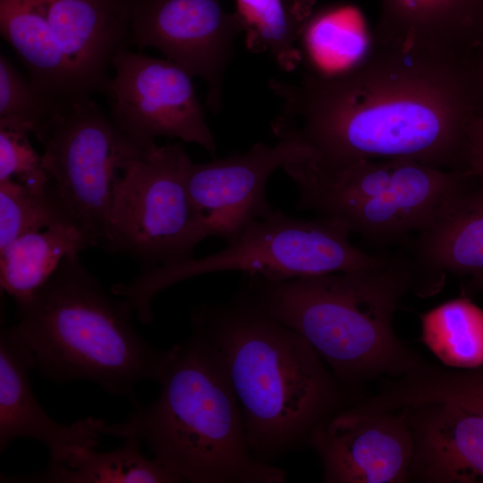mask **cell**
Returning <instances> with one entry per match:
<instances>
[{
    "label": "cell",
    "instance_id": "f546056e",
    "mask_svg": "<svg viewBox=\"0 0 483 483\" xmlns=\"http://www.w3.org/2000/svg\"><path fill=\"white\" fill-rule=\"evenodd\" d=\"M468 287L475 291L483 292V271L470 275Z\"/></svg>",
    "mask_w": 483,
    "mask_h": 483
},
{
    "label": "cell",
    "instance_id": "6da1fadb",
    "mask_svg": "<svg viewBox=\"0 0 483 483\" xmlns=\"http://www.w3.org/2000/svg\"><path fill=\"white\" fill-rule=\"evenodd\" d=\"M268 85L283 106L272 125L296 132L322 166L402 158L467 172L466 128L483 111L468 63L372 42L366 56L343 72Z\"/></svg>",
    "mask_w": 483,
    "mask_h": 483
},
{
    "label": "cell",
    "instance_id": "2e32d148",
    "mask_svg": "<svg viewBox=\"0 0 483 483\" xmlns=\"http://www.w3.org/2000/svg\"><path fill=\"white\" fill-rule=\"evenodd\" d=\"M372 41L442 62H468L483 28V0H379Z\"/></svg>",
    "mask_w": 483,
    "mask_h": 483
},
{
    "label": "cell",
    "instance_id": "7402d4cb",
    "mask_svg": "<svg viewBox=\"0 0 483 483\" xmlns=\"http://www.w3.org/2000/svg\"><path fill=\"white\" fill-rule=\"evenodd\" d=\"M300 38L304 54L317 68L311 73L319 76L335 75L356 65L372 44V35L368 37L361 16L349 6L309 16Z\"/></svg>",
    "mask_w": 483,
    "mask_h": 483
},
{
    "label": "cell",
    "instance_id": "52a82bcc",
    "mask_svg": "<svg viewBox=\"0 0 483 483\" xmlns=\"http://www.w3.org/2000/svg\"><path fill=\"white\" fill-rule=\"evenodd\" d=\"M467 172L420 162L366 159L339 167L306 165L292 174L297 208L342 223L377 242H394L419 233L468 191Z\"/></svg>",
    "mask_w": 483,
    "mask_h": 483
},
{
    "label": "cell",
    "instance_id": "ffe728a7",
    "mask_svg": "<svg viewBox=\"0 0 483 483\" xmlns=\"http://www.w3.org/2000/svg\"><path fill=\"white\" fill-rule=\"evenodd\" d=\"M95 247L70 223L26 233L0 250V284L14 301L30 297L56 270L64 257Z\"/></svg>",
    "mask_w": 483,
    "mask_h": 483
},
{
    "label": "cell",
    "instance_id": "f1b7e54d",
    "mask_svg": "<svg viewBox=\"0 0 483 483\" xmlns=\"http://www.w3.org/2000/svg\"><path fill=\"white\" fill-rule=\"evenodd\" d=\"M469 64L483 94V28L470 54Z\"/></svg>",
    "mask_w": 483,
    "mask_h": 483
},
{
    "label": "cell",
    "instance_id": "9c48e42d",
    "mask_svg": "<svg viewBox=\"0 0 483 483\" xmlns=\"http://www.w3.org/2000/svg\"><path fill=\"white\" fill-rule=\"evenodd\" d=\"M189 158L180 142L127 151L113 185L105 250L145 270L193 258L206 237L187 191Z\"/></svg>",
    "mask_w": 483,
    "mask_h": 483
},
{
    "label": "cell",
    "instance_id": "3957f363",
    "mask_svg": "<svg viewBox=\"0 0 483 483\" xmlns=\"http://www.w3.org/2000/svg\"><path fill=\"white\" fill-rule=\"evenodd\" d=\"M415 287L411 260L393 255L373 269L278 281L247 276L244 288L265 312L303 336L348 390L426 363L393 326L398 303Z\"/></svg>",
    "mask_w": 483,
    "mask_h": 483
},
{
    "label": "cell",
    "instance_id": "8992f818",
    "mask_svg": "<svg viewBox=\"0 0 483 483\" xmlns=\"http://www.w3.org/2000/svg\"><path fill=\"white\" fill-rule=\"evenodd\" d=\"M132 0H0V33L55 106L105 94Z\"/></svg>",
    "mask_w": 483,
    "mask_h": 483
},
{
    "label": "cell",
    "instance_id": "7c38bea8",
    "mask_svg": "<svg viewBox=\"0 0 483 483\" xmlns=\"http://www.w3.org/2000/svg\"><path fill=\"white\" fill-rule=\"evenodd\" d=\"M272 130L278 139L273 146L257 142L244 153L206 163L187 160V191L206 238L233 241L249 223L273 209L266 187L275 171L291 164L318 161L317 152L296 132L279 127Z\"/></svg>",
    "mask_w": 483,
    "mask_h": 483
},
{
    "label": "cell",
    "instance_id": "cb8c5ba5",
    "mask_svg": "<svg viewBox=\"0 0 483 483\" xmlns=\"http://www.w3.org/2000/svg\"><path fill=\"white\" fill-rule=\"evenodd\" d=\"M235 14L245 30L255 33L275 63L292 71L301 59L296 48L304 22L309 18L305 0H235Z\"/></svg>",
    "mask_w": 483,
    "mask_h": 483
},
{
    "label": "cell",
    "instance_id": "4fadbf2b",
    "mask_svg": "<svg viewBox=\"0 0 483 483\" xmlns=\"http://www.w3.org/2000/svg\"><path fill=\"white\" fill-rule=\"evenodd\" d=\"M245 28L221 0H132L129 45L154 47L208 86L206 106H223V79Z\"/></svg>",
    "mask_w": 483,
    "mask_h": 483
},
{
    "label": "cell",
    "instance_id": "5b68a950",
    "mask_svg": "<svg viewBox=\"0 0 483 483\" xmlns=\"http://www.w3.org/2000/svg\"><path fill=\"white\" fill-rule=\"evenodd\" d=\"M119 298L106 292L79 254L68 255L38 290L15 301V326L43 377L92 381L137 407L135 386L159 383L170 349L146 342L131 323L132 307Z\"/></svg>",
    "mask_w": 483,
    "mask_h": 483
},
{
    "label": "cell",
    "instance_id": "7a4b0ae2",
    "mask_svg": "<svg viewBox=\"0 0 483 483\" xmlns=\"http://www.w3.org/2000/svg\"><path fill=\"white\" fill-rule=\"evenodd\" d=\"M190 319L229 377L249 446L260 462L307 444L321 421L348 404L347 390L309 342L245 289L225 302L197 306Z\"/></svg>",
    "mask_w": 483,
    "mask_h": 483
},
{
    "label": "cell",
    "instance_id": "603a6c76",
    "mask_svg": "<svg viewBox=\"0 0 483 483\" xmlns=\"http://www.w3.org/2000/svg\"><path fill=\"white\" fill-rule=\"evenodd\" d=\"M421 340L446 366H483V310L466 298L448 301L420 316Z\"/></svg>",
    "mask_w": 483,
    "mask_h": 483
},
{
    "label": "cell",
    "instance_id": "5bb4252c",
    "mask_svg": "<svg viewBox=\"0 0 483 483\" xmlns=\"http://www.w3.org/2000/svg\"><path fill=\"white\" fill-rule=\"evenodd\" d=\"M326 483L410 480L413 439L403 409L373 410L359 402L337 410L310 433Z\"/></svg>",
    "mask_w": 483,
    "mask_h": 483
},
{
    "label": "cell",
    "instance_id": "9a60e30c",
    "mask_svg": "<svg viewBox=\"0 0 483 483\" xmlns=\"http://www.w3.org/2000/svg\"><path fill=\"white\" fill-rule=\"evenodd\" d=\"M34 354L16 326L0 333V452L16 438H30L49 450V464L66 460L76 449L96 447L102 419L88 417L71 425L52 419L32 391L30 372Z\"/></svg>",
    "mask_w": 483,
    "mask_h": 483
},
{
    "label": "cell",
    "instance_id": "484cf974",
    "mask_svg": "<svg viewBox=\"0 0 483 483\" xmlns=\"http://www.w3.org/2000/svg\"><path fill=\"white\" fill-rule=\"evenodd\" d=\"M57 109L6 55H0V124L24 128L41 143Z\"/></svg>",
    "mask_w": 483,
    "mask_h": 483
},
{
    "label": "cell",
    "instance_id": "277c9868",
    "mask_svg": "<svg viewBox=\"0 0 483 483\" xmlns=\"http://www.w3.org/2000/svg\"><path fill=\"white\" fill-rule=\"evenodd\" d=\"M157 398L137 406L102 435L136 437L154 457L192 483H283L285 471L258 460L242 413L217 355L199 334L170 348Z\"/></svg>",
    "mask_w": 483,
    "mask_h": 483
},
{
    "label": "cell",
    "instance_id": "30bf717a",
    "mask_svg": "<svg viewBox=\"0 0 483 483\" xmlns=\"http://www.w3.org/2000/svg\"><path fill=\"white\" fill-rule=\"evenodd\" d=\"M40 144L47 191L69 221L104 248L113 185L128 144L91 97L58 108Z\"/></svg>",
    "mask_w": 483,
    "mask_h": 483
},
{
    "label": "cell",
    "instance_id": "ba28073f",
    "mask_svg": "<svg viewBox=\"0 0 483 483\" xmlns=\"http://www.w3.org/2000/svg\"><path fill=\"white\" fill-rule=\"evenodd\" d=\"M350 234L335 219H301L272 209L249 223L222 250L144 270L131 283L114 284L111 291L131 304L141 323L150 324V304L160 292L200 275L240 271L278 281L373 269L391 260L393 255H373L355 247Z\"/></svg>",
    "mask_w": 483,
    "mask_h": 483
},
{
    "label": "cell",
    "instance_id": "ac0fdd59",
    "mask_svg": "<svg viewBox=\"0 0 483 483\" xmlns=\"http://www.w3.org/2000/svg\"><path fill=\"white\" fill-rule=\"evenodd\" d=\"M417 234L411 264L420 293L436 291L447 272L483 271V190L466 191Z\"/></svg>",
    "mask_w": 483,
    "mask_h": 483
},
{
    "label": "cell",
    "instance_id": "d6986e66",
    "mask_svg": "<svg viewBox=\"0 0 483 483\" xmlns=\"http://www.w3.org/2000/svg\"><path fill=\"white\" fill-rule=\"evenodd\" d=\"M119 448L98 452L95 447L76 449L66 460L48 464L41 474L6 476L2 482L23 483H179L183 480L157 458H147L140 441L125 438Z\"/></svg>",
    "mask_w": 483,
    "mask_h": 483
},
{
    "label": "cell",
    "instance_id": "d4e9b609",
    "mask_svg": "<svg viewBox=\"0 0 483 483\" xmlns=\"http://www.w3.org/2000/svg\"><path fill=\"white\" fill-rule=\"evenodd\" d=\"M61 223L72 224L47 190L0 181V250L26 233Z\"/></svg>",
    "mask_w": 483,
    "mask_h": 483
},
{
    "label": "cell",
    "instance_id": "83f0119b",
    "mask_svg": "<svg viewBox=\"0 0 483 483\" xmlns=\"http://www.w3.org/2000/svg\"><path fill=\"white\" fill-rule=\"evenodd\" d=\"M466 168L483 190V111L475 114L466 128Z\"/></svg>",
    "mask_w": 483,
    "mask_h": 483
},
{
    "label": "cell",
    "instance_id": "4316f807",
    "mask_svg": "<svg viewBox=\"0 0 483 483\" xmlns=\"http://www.w3.org/2000/svg\"><path fill=\"white\" fill-rule=\"evenodd\" d=\"M30 134L24 128L0 124V181L13 179L33 190L46 191L48 175L42 155L29 140Z\"/></svg>",
    "mask_w": 483,
    "mask_h": 483
},
{
    "label": "cell",
    "instance_id": "8fae6325",
    "mask_svg": "<svg viewBox=\"0 0 483 483\" xmlns=\"http://www.w3.org/2000/svg\"><path fill=\"white\" fill-rule=\"evenodd\" d=\"M112 68L105 95L109 118L123 140L146 148L164 136L216 152V139L185 69L129 48L115 56Z\"/></svg>",
    "mask_w": 483,
    "mask_h": 483
},
{
    "label": "cell",
    "instance_id": "44dd1931",
    "mask_svg": "<svg viewBox=\"0 0 483 483\" xmlns=\"http://www.w3.org/2000/svg\"><path fill=\"white\" fill-rule=\"evenodd\" d=\"M389 382L368 403L378 410L441 402L483 417V366L464 370L424 363L418 369Z\"/></svg>",
    "mask_w": 483,
    "mask_h": 483
},
{
    "label": "cell",
    "instance_id": "e0dca14e",
    "mask_svg": "<svg viewBox=\"0 0 483 483\" xmlns=\"http://www.w3.org/2000/svg\"><path fill=\"white\" fill-rule=\"evenodd\" d=\"M400 409L413 439L410 480L483 483V417L441 402Z\"/></svg>",
    "mask_w": 483,
    "mask_h": 483
}]
</instances>
